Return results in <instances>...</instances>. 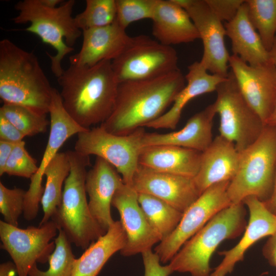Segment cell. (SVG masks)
<instances>
[{
    "instance_id": "cell-1",
    "label": "cell",
    "mask_w": 276,
    "mask_h": 276,
    "mask_svg": "<svg viewBox=\"0 0 276 276\" xmlns=\"http://www.w3.org/2000/svg\"><path fill=\"white\" fill-rule=\"evenodd\" d=\"M186 81L178 69L155 78L119 83L112 111L100 126L119 135L145 126L166 111Z\"/></svg>"
},
{
    "instance_id": "cell-2",
    "label": "cell",
    "mask_w": 276,
    "mask_h": 276,
    "mask_svg": "<svg viewBox=\"0 0 276 276\" xmlns=\"http://www.w3.org/2000/svg\"><path fill=\"white\" fill-rule=\"evenodd\" d=\"M57 81L64 109L80 126L90 129L110 115L119 84L111 60L92 66L70 65Z\"/></svg>"
},
{
    "instance_id": "cell-3",
    "label": "cell",
    "mask_w": 276,
    "mask_h": 276,
    "mask_svg": "<svg viewBox=\"0 0 276 276\" xmlns=\"http://www.w3.org/2000/svg\"><path fill=\"white\" fill-rule=\"evenodd\" d=\"M53 88L37 56L7 38L0 41V98L4 104L49 113Z\"/></svg>"
},
{
    "instance_id": "cell-4",
    "label": "cell",
    "mask_w": 276,
    "mask_h": 276,
    "mask_svg": "<svg viewBox=\"0 0 276 276\" xmlns=\"http://www.w3.org/2000/svg\"><path fill=\"white\" fill-rule=\"evenodd\" d=\"M75 1L68 0L55 8L44 5L40 0H23L15 5L18 14L11 20L16 24L30 23L25 30L37 36L44 43L53 47L55 55L46 54L51 60V69L58 78L63 70L61 62L74 51L73 45L82 31L72 17Z\"/></svg>"
},
{
    "instance_id": "cell-5",
    "label": "cell",
    "mask_w": 276,
    "mask_h": 276,
    "mask_svg": "<svg viewBox=\"0 0 276 276\" xmlns=\"http://www.w3.org/2000/svg\"><path fill=\"white\" fill-rule=\"evenodd\" d=\"M243 202L233 203L215 215L188 240L168 264L171 273L210 276L211 258L220 243L240 236L246 226Z\"/></svg>"
},
{
    "instance_id": "cell-6",
    "label": "cell",
    "mask_w": 276,
    "mask_h": 276,
    "mask_svg": "<svg viewBox=\"0 0 276 276\" xmlns=\"http://www.w3.org/2000/svg\"><path fill=\"white\" fill-rule=\"evenodd\" d=\"M67 153L70 174L64 184L61 202L51 220L71 243L85 250L106 233L93 217L87 200L85 183L89 156L75 150Z\"/></svg>"
},
{
    "instance_id": "cell-7",
    "label": "cell",
    "mask_w": 276,
    "mask_h": 276,
    "mask_svg": "<svg viewBox=\"0 0 276 276\" xmlns=\"http://www.w3.org/2000/svg\"><path fill=\"white\" fill-rule=\"evenodd\" d=\"M240 153L237 172L227 188L232 203L242 202L250 196L267 200L276 171V128L266 125L259 138Z\"/></svg>"
},
{
    "instance_id": "cell-8",
    "label": "cell",
    "mask_w": 276,
    "mask_h": 276,
    "mask_svg": "<svg viewBox=\"0 0 276 276\" xmlns=\"http://www.w3.org/2000/svg\"><path fill=\"white\" fill-rule=\"evenodd\" d=\"M216 91L220 135L233 142L240 153L259 138L266 125L243 97L231 71Z\"/></svg>"
},
{
    "instance_id": "cell-9",
    "label": "cell",
    "mask_w": 276,
    "mask_h": 276,
    "mask_svg": "<svg viewBox=\"0 0 276 276\" xmlns=\"http://www.w3.org/2000/svg\"><path fill=\"white\" fill-rule=\"evenodd\" d=\"M174 49L148 36L131 37L122 52L111 61L118 83L157 77L179 69Z\"/></svg>"
},
{
    "instance_id": "cell-10",
    "label": "cell",
    "mask_w": 276,
    "mask_h": 276,
    "mask_svg": "<svg viewBox=\"0 0 276 276\" xmlns=\"http://www.w3.org/2000/svg\"><path fill=\"white\" fill-rule=\"evenodd\" d=\"M145 132L142 127L130 134L119 135L100 126L94 127L77 134L74 150L82 155H95L105 159L121 175L124 183L131 186Z\"/></svg>"
},
{
    "instance_id": "cell-11",
    "label": "cell",
    "mask_w": 276,
    "mask_h": 276,
    "mask_svg": "<svg viewBox=\"0 0 276 276\" xmlns=\"http://www.w3.org/2000/svg\"><path fill=\"white\" fill-rule=\"evenodd\" d=\"M229 182L225 181L209 187L183 213L174 231L154 248L161 263L170 261L183 244L215 215L232 204L227 194Z\"/></svg>"
},
{
    "instance_id": "cell-12",
    "label": "cell",
    "mask_w": 276,
    "mask_h": 276,
    "mask_svg": "<svg viewBox=\"0 0 276 276\" xmlns=\"http://www.w3.org/2000/svg\"><path fill=\"white\" fill-rule=\"evenodd\" d=\"M52 220L38 227L21 228L0 221L1 248L6 250L16 265L17 276H29L31 268L37 262L45 263L54 251L52 240L58 232Z\"/></svg>"
},
{
    "instance_id": "cell-13",
    "label": "cell",
    "mask_w": 276,
    "mask_h": 276,
    "mask_svg": "<svg viewBox=\"0 0 276 276\" xmlns=\"http://www.w3.org/2000/svg\"><path fill=\"white\" fill-rule=\"evenodd\" d=\"M49 114L50 130L48 143L38 170L30 179L29 188L26 193L23 215L28 221L34 219L38 214L44 191L42 182L45 169L67 139L87 130L77 124L67 112L60 93L55 88L53 89Z\"/></svg>"
},
{
    "instance_id": "cell-14",
    "label": "cell",
    "mask_w": 276,
    "mask_h": 276,
    "mask_svg": "<svg viewBox=\"0 0 276 276\" xmlns=\"http://www.w3.org/2000/svg\"><path fill=\"white\" fill-rule=\"evenodd\" d=\"M186 10L195 26L203 44L199 61L212 74L228 77L230 55L226 49L224 25L213 13L205 0H174Z\"/></svg>"
},
{
    "instance_id": "cell-15",
    "label": "cell",
    "mask_w": 276,
    "mask_h": 276,
    "mask_svg": "<svg viewBox=\"0 0 276 276\" xmlns=\"http://www.w3.org/2000/svg\"><path fill=\"white\" fill-rule=\"evenodd\" d=\"M228 66L243 97L266 125L276 105V65L273 59L251 66L232 55Z\"/></svg>"
},
{
    "instance_id": "cell-16",
    "label": "cell",
    "mask_w": 276,
    "mask_h": 276,
    "mask_svg": "<svg viewBox=\"0 0 276 276\" xmlns=\"http://www.w3.org/2000/svg\"><path fill=\"white\" fill-rule=\"evenodd\" d=\"M111 206L119 212L126 235V244L120 251L122 255L142 254L160 242L139 204L137 192L132 186L123 183L114 194Z\"/></svg>"
},
{
    "instance_id": "cell-17",
    "label": "cell",
    "mask_w": 276,
    "mask_h": 276,
    "mask_svg": "<svg viewBox=\"0 0 276 276\" xmlns=\"http://www.w3.org/2000/svg\"><path fill=\"white\" fill-rule=\"evenodd\" d=\"M131 186L137 193L155 196L182 213L201 195L193 178L157 172L140 165Z\"/></svg>"
},
{
    "instance_id": "cell-18",
    "label": "cell",
    "mask_w": 276,
    "mask_h": 276,
    "mask_svg": "<svg viewBox=\"0 0 276 276\" xmlns=\"http://www.w3.org/2000/svg\"><path fill=\"white\" fill-rule=\"evenodd\" d=\"M249 211V218L240 241L229 250L219 251L224 257L210 276H226L232 272L239 262L242 261L246 251L259 240L273 235L276 231V216L255 196L245 198L243 202Z\"/></svg>"
},
{
    "instance_id": "cell-19",
    "label": "cell",
    "mask_w": 276,
    "mask_h": 276,
    "mask_svg": "<svg viewBox=\"0 0 276 276\" xmlns=\"http://www.w3.org/2000/svg\"><path fill=\"white\" fill-rule=\"evenodd\" d=\"M124 183L116 169L105 159L97 157L93 166L87 171L85 190L88 195L90 213L106 233L113 223L111 215L112 199Z\"/></svg>"
},
{
    "instance_id": "cell-20",
    "label": "cell",
    "mask_w": 276,
    "mask_h": 276,
    "mask_svg": "<svg viewBox=\"0 0 276 276\" xmlns=\"http://www.w3.org/2000/svg\"><path fill=\"white\" fill-rule=\"evenodd\" d=\"M81 49L69 58L70 65L92 66L104 60H113L126 47L131 37L116 21L82 31Z\"/></svg>"
},
{
    "instance_id": "cell-21",
    "label": "cell",
    "mask_w": 276,
    "mask_h": 276,
    "mask_svg": "<svg viewBox=\"0 0 276 276\" xmlns=\"http://www.w3.org/2000/svg\"><path fill=\"white\" fill-rule=\"evenodd\" d=\"M240 153L235 144L219 135L201 153L199 171L193 178L201 194L209 187L231 181L236 174Z\"/></svg>"
},
{
    "instance_id": "cell-22",
    "label": "cell",
    "mask_w": 276,
    "mask_h": 276,
    "mask_svg": "<svg viewBox=\"0 0 276 276\" xmlns=\"http://www.w3.org/2000/svg\"><path fill=\"white\" fill-rule=\"evenodd\" d=\"M216 114L214 103L195 113L180 130L166 133L145 132L143 147L154 145H173L204 151L213 140V122Z\"/></svg>"
},
{
    "instance_id": "cell-23",
    "label": "cell",
    "mask_w": 276,
    "mask_h": 276,
    "mask_svg": "<svg viewBox=\"0 0 276 276\" xmlns=\"http://www.w3.org/2000/svg\"><path fill=\"white\" fill-rule=\"evenodd\" d=\"M151 20L153 35L165 45L187 43L200 38L189 14L174 0H157Z\"/></svg>"
},
{
    "instance_id": "cell-24",
    "label": "cell",
    "mask_w": 276,
    "mask_h": 276,
    "mask_svg": "<svg viewBox=\"0 0 276 276\" xmlns=\"http://www.w3.org/2000/svg\"><path fill=\"white\" fill-rule=\"evenodd\" d=\"M202 152L173 145L143 147L139 165L151 170L194 178L200 167Z\"/></svg>"
},
{
    "instance_id": "cell-25",
    "label": "cell",
    "mask_w": 276,
    "mask_h": 276,
    "mask_svg": "<svg viewBox=\"0 0 276 276\" xmlns=\"http://www.w3.org/2000/svg\"><path fill=\"white\" fill-rule=\"evenodd\" d=\"M208 72L199 61L190 65L185 76L187 85L176 96L170 108L145 126L154 129H175L182 110L189 101L201 95L216 91L219 83L225 79Z\"/></svg>"
},
{
    "instance_id": "cell-26",
    "label": "cell",
    "mask_w": 276,
    "mask_h": 276,
    "mask_svg": "<svg viewBox=\"0 0 276 276\" xmlns=\"http://www.w3.org/2000/svg\"><path fill=\"white\" fill-rule=\"evenodd\" d=\"M226 36L231 40L233 55L238 56L251 66H257L272 59L270 52L265 48L248 15L245 3L237 14L224 25Z\"/></svg>"
},
{
    "instance_id": "cell-27",
    "label": "cell",
    "mask_w": 276,
    "mask_h": 276,
    "mask_svg": "<svg viewBox=\"0 0 276 276\" xmlns=\"http://www.w3.org/2000/svg\"><path fill=\"white\" fill-rule=\"evenodd\" d=\"M127 238L120 220L93 242L75 261L72 276H97L107 261L125 246Z\"/></svg>"
},
{
    "instance_id": "cell-28",
    "label": "cell",
    "mask_w": 276,
    "mask_h": 276,
    "mask_svg": "<svg viewBox=\"0 0 276 276\" xmlns=\"http://www.w3.org/2000/svg\"><path fill=\"white\" fill-rule=\"evenodd\" d=\"M71 164L67 152H58L44 172L46 182L40 203L43 212L39 225L50 221L60 205L65 181L70 174Z\"/></svg>"
},
{
    "instance_id": "cell-29",
    "label": "cell",
    "mask_w": 276,
    "mask_h": 276,
    "mask_svg": "<svg viewBox=\"0 0 276 276\" xmlns=\"http://www.w3.org/2000/svg\"><path fill=\"white\" fill-rule=\"evenodd\" d=\"M139 204L160 241L168 237L180 221L183 213L151 195L138 193Z\"/></svg>"
},
{
    "instance_id": "cell-30",
    "label": "cell",
    "mask_w": 276,
    "mask_h": 276,
    "mask_svg": "<svg viewBox=\"0 0 276 276\" xmlns=\"http://www.w3.org/2000/svg\"><path fill=\"white\" fill-rule=\"evenodd\" d=\"M245 3L251 24L270 52L276 37V0H246Z\"/></svg>"
},
{
    "instance_id": "cell-31",
    "label": "cell",
    "mask_w": 276,
    "mask_h": 276,
    "mask_svg": "<svg viewBox=\"0 0 276 276\" xmlns=\"http://www.w3.org/2000/svg\"><path fill=\"white\" fill-rule=\"evenodd\" d=\"M58 230V236L54 240L55 249L48 260L49 269L40 270L35 264L30 270L29 276H72L76 258L71 242L62 229Z\"/></svg>"
},
{
    "instance_id": "cell-32",
    "label": "cell",
    "mask_w": 276,
    "mask_h": 276,
    "mask_svg": "<svg viewBox=\"0 0 276 276\" xmlns=\"http://www.w3.org/2000/svg\"><path fill=\"white\" fill-rule=\"evenodd\" d=\"M116 15V0H86L84 10L74 19L78 28L83 31L109 25L115 21Z\"/></svg>"
},
{
    "instance_id": "cell-33",
    "label": "cell",
    "mask_w": 276,
    "mask_h": 276,
    "mask_svg": "<svg viewBox=\"0 0 276 276\" xmlns=\"http://www.w3.org/2000/svg\"><path fill=\"white\" fill-rule=\"evenodd\" d=\"M0 114L14 125L25 136L45 132L49 125L47 116L39 114L24 106L4 104Z\"/></svg>"
},
{
    "instance_id": "cell-34",
    "label": "cell",
    "mask_w": 276,
    "mask_h": 276,
    "mask_svg": "<svg viewBox=\"0 0 276 276\" xmlns=\"http://www.w3.org/2000/svg\"><path fill=\"white\" fill-rule=\"evenodd\" d=\"M157 0H116V21L123 29L134 21L152 19Z\"/></svg>"
},
{
    "instance_id": "cell-35",
    "label": "cell",
    "mask_w": 276,
    "mask_h": 276,
    "mask_svg": "<svg viewBox=\"0 0 276 276\" xmlns=\"http://www.w3.org/2000/svg\"><path fill=\"white\" fill-rule=\"evenodd\" d=\"M26 193L23 189H9L0 182V212L7 223L18 227V219L24 211Z\"/></svg>"
},
{
    "instance_id": "cell-36",
    "label": "cell",
    "mask_w": 276,
    "mask_h": 276,
    "mask_svg": "<svg viewBox=\"0 0 276 276\" xmlns=\"http://www.w3.org/2000/svg\"><path fill=\"white\" fill-rule=\"evenodd\" d=\"M38 170L36 160L26 150L23 141L15 145L6 164L4 174L31 179Z\"/></svg>"
},
{
    "instance_id": "cell-37",
    "label": "cell",
    "mask_w": 276,
    "mask_h": 276,
    "mask_svg": "<svg viewBox=\"0 0 276 276\" xmlns=\"http://www.w3.org/2000/svg\"><path fill=\"white\" fill-rule=\"evenodd\" d=\"M206 3L221 21L226 22L232 20L237 14L244 0H205Z\"/></svg>"
},
{
    "instance_id": "cell-38",
    "label": "cell",
    "mask_w": 276,
    "mask_h": 276,
    "mask_svg": "<svg viewBox=\"0 0 276 276\" xmlns=\"http://www.w3.org/2000/svg\"><path fill=\"white\" fill-rule=\"evenodd\" d=\"M144 266V276H169L172 274L168 265L162 266L159 258L152 249L142 254Z\"/></svg>"
},
{
    "instance_id": "cell-39",
    "label": "cell",
    "mask_w": 276,
    "mask_h": 276,
    "mask_svg": "<svg viewBox=\"0 0 276 276\" xmlns=\"http://www.w3.org/2000/svg\"><path fill=\"white\" fill-rule=\"evenodd\" d=\"M25 137L14 125L0 114V140L17 144L22 142Z\"/></svg>"
},
{
    "instance_id": "cell-40",
    "label": "cell",
    "mask_w": 276,
    "mask_h": 276,
    "mask_svg": "<svg viewBox=\"0 0 276 276\" xmlns=\"http://www.w3.org/2000/svg\"><path fill=\"white\" fill-rule=\"evenodd\" d=\"M262 254L269 264L276 268V231L264 244Z\"/></svg>"
},
{
    "instance_id": "cell-41",
    "label": "cell",
    "mask_w": 276,
    "mask_h": 276,
    "mask_svg": "<svg viewBox=\"0 0 276 276\" xmlns=\"http://www.w3.org/2000/svg\"><path fill=\"white\" fill-rule=\"evenodd\" d=\"M16 144L0 140V176L4 175L6 164Z\"/></svg>"
},
{
    "instance_id": "cell-42",
    "label": "cell",
    "mask_w": 276,
    "mask_h": 276,
    "mask_svg": "<svg viewBox=\"0 0 276 276\" xmlns=\"http://www.w3.org/2000/svg\"><path fill=\"white\" fill-rule=\"evenodd\" d=\"M266 208L273 215L276 216V171L272 191L269 198L263 202Z\"/></svg>"
},
{
    "instance_id": "cell-43",
    "label": "cell",
    "mask_w": 276,
    "mask_h": 276,
    "mask_svg": "<svg viewBox=\"0 0 276 276\" xmlns=\"http://www.w3.org/2000/svg\"><path fill=\"white\" fill-rule=\"evenodd\" d=\"M17 271L14 262H7L1 264L0 276H16Z\"/></svg>"
},
{
    "instance_id": "cell-44",
    "label": "cell",
    "mask_w": 276,
    "mask_h": 276,
    "mask_svg": "<svg viewBox=\"0 0 276 276\" xmlns=\"http://www.w3.org/2000/svg\"><path fill=\"white\" fill-rule=\"evenodd\" d=\"M270 53L273 61L276 65V37L272 48L270 51ZM266 125L276 128V105L273 111L267 121Z\"/></svg>"
},
{
    "instance_id": "cell-45",
    "label": "cell",
    "mask_w": 276,
    "mask_h": 276,
    "mask_svg": "<svg viewBox=\"0 0 276 276\" xmlns=\"http://www.w3.org/2000/svg\"><path fill=\"white\" fill-rule=\"evenodd\" d=\"M41 2L45 6L50 8H55L63 2L61 0H40Z\"/></svg>"
}]
</instances>
